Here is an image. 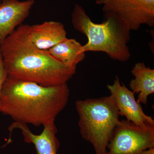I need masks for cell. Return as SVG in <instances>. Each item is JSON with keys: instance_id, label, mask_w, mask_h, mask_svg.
I'll return each instance as SVG.
<instances>
[{"instance_id": "cell-14", "label": "cell", "mask_w": 154, "mask_h": 154, "mask_svg": "<svg viewBox=\"0 0 154 154\" xmlns=\"http://www.w3.org/2000/svg\"><path fill=\"white\" fill-rule=\"evenodd\" d=\"M140 154H154V147L145 150Z\"/></svg>"}, {"instance_id": "cell-10", "label": "cell", "mask_w": 154, "mask_h": 154, "mask_svg": "<svg viewBox=\"0 0 154 154\" xmlns=\"http://www.w3.org/2000/svg\"><path fill=\"white\" fill-rule=\"evenodd\" d=\"M63 24L57 21H46L33 25H28V37L38 49L48 50L67 38Z\"/></svg>"}, {"instance_id": "cell-8", "label": "cell", "mask_w": 154, "mask_h": 154, "mask_svg": "<svg viewBox=\"0 0 154 154\" xmlns=\"http://www.w3.org/2000/svg\"><path fill=\"white\" fill-rule=\"evenodd\" d=\"M34 0H2L0 3V45L26 19Z\"/></svg>"}, {"instance_id": "cell-12", "label": "cell", "mask_w": 154, "mask_h": 154, "mask_svg": "<svg viewBox=\"0 0 154 154\" xmlns=\"http://www.w3.org/2000/svg\"><path fill=\"white\" fill-rule=\"evenodd\" d=\"M48 51L65 66L75 71L78 64L86 57L82 45L73 38H67Z\"/></svg>"}, {"instance_id": "cell-4", "label": "cell", "mask_w": 154, "mask_h": 154, "mask_svg": "<svg viewBox=\"0 0 154 154\" xmlns=\"http://www.w3.org/2000/svg\"><path fill=\"white\" fill-rule=\"evenodd\" d=\"M75 106L82 137L92 145L96 154H105L119 121L120 115L113 97L77 100Z\"/></svg>"}, {"instance_id": "cell-15", "label": "cell", "mask_w": 154, "mask_h": 154, "mask_svg": "<svg viewBox=\"0 0 154 154\" xmlns=\"http://www.w3.org/2000/svg\"><path fill=\"white\" fill-rule=\"evenodd\" d=\"M1 2H2V0H0V3H1Z\"/></svg>"}, {"instance_id": "cell-1", "label": "cell", "mask_w": 154, "mask_h": 154, "mask_svg": "<svg viewBox=\"0 0 154 154\" xmlns=\"http://www.w3.org/2000/svg\"><path fill=\"white\" fill-rule=\"evenodd\" d=\"M28 25H21L0 45L3 65L8 76L45 87L66 84L76 73L38 49L28 37Z\"/></svg>"}, {"instance_id": "cell-9", "label": "cell", "mask_w": 154, "mask_h": 154, "mask_svg": "<svg viewBox=\"0 0 154 154\" xmlns=\"http://www.w3.org/2000/svg\"><path fill=\"white\" fill-rule=\"evenodd\" d=\"M44 129L40 134H34L30 131L27 124L14 122L9 127L12 133L15 128L22 131L24 140L35 146L37 154H57L60 143L57 137V129L54 122H51L43 125Z\"/></svg>"}, {"instance_id": "cell-7", "label": "cell", "mask_w": 154, "mask_h": 154, "mask_svg": "<svg viewBox=\"0 0 154 154\" xmlns=\"http://www.w3.org/2000/svg\"><path fill=\"white\" fill-rule=\"evenodd\" d=\"M107 88L115 101L120 116H125L128 121L138 126L154 124L152 116L144 112L140 104L136 100L134 94L120 82L118 76L116 77L112 85H107Z\"/></svg>"}, {"instance_id": "cell-3", "label": "cell", "mask_w": 154, "mask_h": 154, "mask_svg": "<svg viewBox=\"0 0 154 154\" xmlns=\"http://www.w3.org/2000/svg\"><path fill=\"white\" fill-rule=\"evenodd\" d=\"M105 19L102 23H95L82 6L75 5L72 14V24L88 38L87 43L83 45V51L103 52L114 60L127 61L131 57L127 45L130 31L115 18Z\"/></svg>"}, {"instance_id": "cell-5", "label": "cell", "mask_w": 154, "mask_h": 154, "mask_svg": "<svg viewBox=\"0 0 154 154\" xmlns=\"http://www.w3.org/2000/svg\"><path fill=\"white\" fill-rule=\"evenodd\" d=\"M102 6L105 18L117 19L129 31L143 25L154 26V0H96Z\"/></svg>"}, {"instance_id": "cell-13", "label": "cell", "mask_w": 154, "mask_h": 154, "mask_svg": "<svg viewBox=\"0 0 154 154\" xmlns=\"http://www.w3.org/2000/svg\"><path fill=\"white\" fill-rule=\"evenodd\" d=\"M8 74L5 69L3 65L2 57L0 51V113H1V95L3 85L7 77Z\"/></svg>"}, {"instance_id": "cell-11", "label": "cell", "mask_w": 154, "mask_h": 154, "mask_svg": "<svg viewBox=\"0 0 154 154\" xmlns=\"http://www.w3.org/2000/svg\"><path fill=\"white\" fill-rule=\"evenodd\" d=\"M131 73L134 79L130 82L131 91L139 94L138 103L146 105L148 97L154 93V69L139 62L135 64Z\"/></svg>"}, {"instance_id": "cell-6", "label": "cell", "mask_w": 154, "mask_h": 154, "mask_svg": "<svg viewBox=\"0 0 154 154\" xmlns=\"http://www.w3.org/2000/svg\"><path fill=\"white\" fill-rule=\"evenodd\" d=\"M154 147V124L137 126L125 119L116 127L105 154H140Z\"/></svg>"}, {"instance_id": "cell-2", "label": "cell", "mask_w": 154, "mask_h": 154, "mask_svg": "<svg viewBox=\"0 0 154 154\" xmlns=\"http://www.w3.org/2000/svg\"><path fill=\"white\" fill-rule=\"evenodd\" d=\"M66 84L45 87L8 76L2 89L1 112L16 122L38 127L55 122L68 102Z\"/></svg>"}]
</instances>
